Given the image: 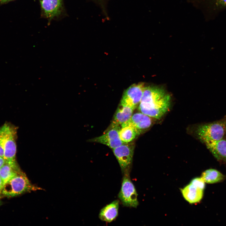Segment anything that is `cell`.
Returning a JSON list of instances; mask_svg holds the SVG:
<instances>
[{
  "label": "cell",
  "instance_id": "obj_1",
  "mask_svg": "<svg viewBox=\"0 0 226 226\" xmlns=\"http://www.w3.org/2000/svg\"><path fill=\"white\" fill-rule=\"evenodd\" d=\"M170 95L163 89L154 86L145 87L138 108L139 111L152 118L159 119L169 110Z\"/></svg>",
  "mask_w": 226,
  "mask_h": 226
},
{
  "label": "cell",
  "instance_id": "obj_2",
  "mask_svg": "<svg viewBox=\"0 0 226 226\" xmlns=\"http://www.w3.org/2000/svg\"><path fill=\"white\" fill-rule=\"evenodd\" d=\"M41 190L42 189L32 184L21 170L4 184L1 194L6 196L13 197Z\"/></svg>",
  "mask_w": 226,
  "mask_h": 226
},
{
  "label": "cell",
  "instance_id": "obj_3",
  "mask_svg": "<svg viewBox=\"0 0 226 226\" xmlns=\"http://www.w3.org/2000/svg\"><path fill=\"white\" fill-rule=\"evenodd\" d=\"M17 128L8 123L0 127V140L6 161H15L16 153Z\"/></svg>",
  "mask_w": 226,
  "mask_h": 226
},
{
  "label": "cell",
  "instance_id": "obj_4",
  "mask_svg": "<svg viewBox=\"0 0 226 226\" xmlns=\"http://www.w3.org/2000/svg\"><path fill=\"white\" fill-rule=\"evenodd\" d=\"M226 131L225 125L222 121L199 126L197 128L196 133L198 138L204 143L223 139Z\"/></svg>",
  "mask_w": 226,
  "mask_h": 226
},
{
  "label": "cell",
  "instance_id": "obj_5",
  "mask_svg": "<svg viewBox=\"0 0 226 226\" xmlns=\"http://www.w3.org/2000/svg\"><path fill=\"white\" fill-rule=\"evenodd\" d=\"M130 170L124 173L121 186L118 197L125 207L136 208L138 205L137 195L135 187L131 180Z\"/></svg>",
  "mask_w": 226,
  "mask_h": 226
},
{
  "label": "cell",
  "instance_id": "obj_6",
  "mask_svg": "<svg viewBox=\"0 0 226 226\" xmlns=\"http://www.w3.org/2000/svg\"><path fill=\"white\" fill-rule=\"evenodd\" d=\"M134 146L133 143H124L119 146L112 149L121 171L123 174L130 170L132 161Z\"/></svg>",
  "mask_w": 226,
  "mask_h": 226
},
{
  "label": "cell",
  "instance_id": "obj_7",
  "mask_svg": "<svg viewBox=\"0 0 226 226\" xmlns=\"http://www.w3.org/2000/svg\"><path fill=\"white\" fill-rule=\"evenodd\" d=\"M145 87L143 83L132 85L124 92L120 104L134 110L138 107L140 102Z\"/></svg>",
  "mask_w": 226,
  "mask_h": 226
},
{
  "label": "cell",
  "instance_id": "obj_8",
  "mask_svg": "<svg viewBox=\"0 0 226 226\" xmlns=\"http://www.w3.org/2000/svg\"><path fill=\"white\" fill-rule=\"evenodd\" d=\"M120 128V127H114L109 128L102 135L91 139L89 141L105 145L112 149L116 148L124 143L119 136Z\"/></svg>",
  "mask_w": 226,
  "mask_h": 226
},
{
  "label": "cell",
  "instance_id": "obj_9",
  "mask_svg": "<svg viewBox=\"0 0 226 226\" xmlns=\"http://www.w3.org/2000/svg\"><path fill=\"white\" fill-rule=\"evenodd\" d=\"M134 110L131 108L120 103L114 115L113 120L109 128L114 127H120L121 125L130 119L133 114Z\"/></svg>",
  "mask_w": 226,
  "mask_h": 226
},
{
  "label": "cell",
  "instance_id": "obj_10",
  "mask_svg": "<svg viewBox=\"0 0 226 226\" xmlns=\"http://www.w3.org/2000/svg\"><path fill=\"white\" fill-rule=\"evenodd\" d=\"M201 2L205 9L208 19H211L226 10V0H201Z\"/></svg>",
  "mask_w": 226,
  "mask_h": 226
},
{
  "label": "cell",
  "instance_id": "obj_11",
  "mask_svg": "<svg viewBox=\"0 0 226 226\" xmlns=\"http://www.w3.org/2000/svg\"><path fill=\"white\" fill-rule=\"evenodd\" d=\"M152 118L141 112L133 114L126 123L133 126L140 134L150 127L152 123Z\"/></svg>",
  "mask_w": 226,
  "mask_h": 226
},
{
  "label": "cell",
  "instance_id": "obj_12",
  "mask_svg": "<svg viewBox=\"0 0 226 226\" xmlns=\"http://www.w3.org/2000/svg\"><path fill=\"white\" fill-rule=\"evenodd\" d=\"M204 143L217 160L226 162V140L222 139Z\"/></svg>",
  "mask_w": 226,
  "mask_h": 226
},
{
  "label": "cell",
  "instance_id": "obj_13",
  "mask_svg": "<svg viewBox=\"0 0 226 226\" xmlns=\"http://www.w3.org/2000/svg\"><path fill=\"white\" fill-rule=\"evenodd\" d=\"M119 201L116 200L103 207L99 215L102 221L110 223L115 220L118 216Z\"/></svg>",
  "mask_w": 226,
  "mask_h": 226
},
{
  "label": "cell",
  "instance_id": "obj_14",
  "mask_svg": "<svg viewBox=\"0 0 226 226\" xmlns=\"http://www.w3.org/2000/svg\"><path fill=\"white\" fill-rule=\"evenodd\" d=\"M181 191L184 198L191 203L200 201L203 194V190L191 183L182 189Z\"/></svg>",
  "mask_w": 226,
  "mask_h": 226
},
{
  "label": "cell",
  "instance_id": "obj_15",
  "mask_svg": "<svg viewBox=\"0 0 226 226\" xmlns=\"http://www.w3.org/2000/svg\"><path fill=\"white\" fill-rule=\"evenodd\" d=\"M21 170L16 160L6 161L5 164L0 168V177L5 184Z\"/></svg>",
  "mask_w": 226,
  "mask_h": 226
},
{
  "label": "cell",
  "instance_id": "obj_16",
  "mask_svg": "<svg viewBox=\"0 0 226 226\" xmlns=\"http://www.w3.org/2000/svg\"><path fill=\"white\" fill-rule=\"evenodd\" d=\"M119 133L120 138L124 143H128L140 135L132 126L126 122L121 126Z\"/></svg>",
  "mask_w": 226,
  "mask_h": 226
},
{
  "label": "cell",
  "instance_id": "obj_17",
  "mask_svg": "<svg viewBox=\"0 0 226 226\" xmlns=\"http://www.w3.org/2000/svg\"><path fill=\"white\" fill-rule=\"evenodd\" d=\"M61 0H42L41 7L46 16L51 18L59 13L61 6Z\"/></svg>",
  "mask_w": 226,
  "mask_h": 226
},
{
  "label": "cell",
  "instance_id": "obj_18",
  "mask_svg": "<svg viewBox=\"0 0 226 226\" xmlns=\"http://www.w3.org/2000/svg\"><path fill=\"white\" fill-rule=\"evenodd\" d=\"M225 176L218 170L210 169L204 171L201 175V178L205 183L214 184L223 180Z\"/></svg>",
  "mask_w": 226,
  "mask_h": 226
},
{
  "label": "cell",
  "instance_id": "obj_19",
  "mask_svg": "<svg viewBox=\"0 0 226 226\" xmlns=\"http://www.w3.org/2000/svg\"><path fill=\"white\" fill-rule=\"evenodd\" d=\"M191 183L203 190H204L205 187V182L201 177L196 178L193 179Z\"/></svg>",
  "mask_w": 226,
  "mask_h": 226
},
{
  "label": "cell",
  "instance_id": "obj_20",
  "mask_svg": "<svg viewBox=\"0 0 226 226\" xmlns=\"http://www.w3.org/2000/svg\"><path fill=\"white\" fill-rule=\"evenodd\" d=\"M4 184L3 180L0 177V194L2 193Z\"/></svg>",
  "mask_w": 226,
  "mask_h": 226
},
{
  "label": "cell",
  "instance_id": "obj_21",
  "mask_svg": "<svg viewBox=\"0 0 226 226\" xmlns=\"http://www.w3.org/2000/svg\"><path fill=\"white\" fill-rule=\"evenodd\" d=\"M0 156L3 157L4 150L0 140Z\"/></svg>",
  "mask_w": 226,
  "mask_h": 226
},
{
  "label": "cell",
  "instance_id": "obj_22",
  "mask_svg": "<svg viewBox=\"0 0 226 226\" xmlns=\"http://www.w3.org/2000/svg\"><path fill=\"white\" fill-rule=\"evenodd\" d=\"M6 160L3 157L0 156V168L5 164Z\"/></svg>",
  "mask_w": 226,
  "mask_h": 226
},
{
  "label": "cell",
  "instance_id": "obj_23",
  "mask_svg": "<svg viewBox=\"0 0 226 226\" xmlns=\"http://www.w3.org/2000/svg\"><path fill=\"white\" fill-rule=\"evenodd\" d=\"M13 0H0V2L2 4L5 3H8Z\"/></svg>",
  "mask_w": 226,
  "mask_h": 226
},
{
  "label": "cell",
  "instance_id": "obj_24",
  "mask_svg": "<svg viewBox=\"0 0 226 226\" xmlns=\"http://www.w3.org/2000/svg\"><path fill=\"white\" fill-rule=\"evenodd\" d=\"M223 121H224V124L225 125L226 129V118L224 120H223Z\"/></svg>",
  "mask_w": 226,
  "mask_h": 226
},
{
  "label": "cell",
  "instance_id": "obj_25",
  "mask_svg": "<svg viewBox=\"0 0 226 226\" xmlns=\"http://www.w3.org/2000/svg\"></svg>",
  "mask_w": 226,
  "mask_h": 226
}]
</instances>
